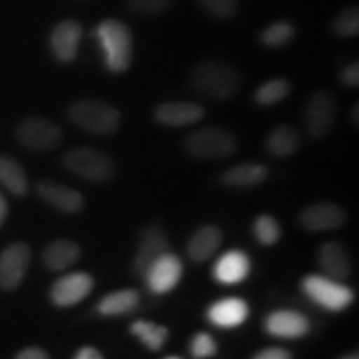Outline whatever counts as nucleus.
<instances>
[{
    "label": "nucleus",
    "instance_id": "f257e3e1",
    "mask_svg": "<svg viewBox=\"0 0 359 359\" xmlns=\"http://www.w3.org/2000/svg\"><path fill=\"white\" fill-rule=\"evenodd\" d=\"M93 35L103 50L105 69L111 74L127 72L132 64L133 52L132 32L128 27L120 20L107 19L95 27Z\"/></svg>",
    "mask_w": 359,
    "mask_h": 359
},
{
    "label": "nucleus",
    "instance_id": "f03ea898",
    "mask_svg": "<svg viewBox=\"0 0 359 359\" xmlns=\"http://www.w3.org/2000/svg\"><path fill=\"white\" fill-rule=\"evenodd\" d=\"M191 87L201 95L224 100L236 95L241 79L231 65L223 62H201L191 74Z\"/></svg>",
    "mask_w": 359,
    "mask_h": 359
},
{
    "label": "nucleus",
    "instance_id": "7ed1b4c3",
    "mask_svg": "<svg viewBox=\"0 0 359 359\" xmlns=\"http://www.w3.org/2000/svg\"><path fill=\"white\" fill-rule=\"evenodd\" d=\"M67 116L75 127L93 135H114L120 127V114L114 105L85 98L70 103Z\"/></svg>",
    "mask_w": 359,
    "mask_h": 359
},
{
    "label": "nucleus",
    "instance_id": "20e7f679",
    "mask_svg": "<svg viewBox=\"0 0 359 359\" xmlns=\"http://www.w3.org/2000/svg\"><path fill=\"white\" fill-rule=\"evenodd\" d=\"M62 165L75 177L93 183L110 182L115 177V163L109 155L95 148H72L62 156Z\"/></svg>",
    "mask_w": 359,
    "mask_h": 359
},
{
    "label": "nucleus",
    "instance_id": "39448f33",
    "mask_svg": "<svg viewBox=\"0 0 359 359\" xmlns=\"http://www.w3.org/2000/svg\"><path fill=\"white\" fill-rule=\"evenodd\" d=\"M185 150L196 160H226L236 151V138L228 130L206 127L190 133L185 140Z\"/></svg>",
    "mask_w": 359,
    "mask_h": 359
},
{
    "label": "nucleus",
    "instance_id": "423d86ee",
    "mask_svg": "<svg viewBox=\"0 0 359 359\" xmlns=\"http://www.w3.org/2000/svg\"><path fill=\"white\" fill-rule=\"evenodd\" d=\"M303 293L327 311H343L354 302L353 290L325 275H308L302 281Z\"/></svg>",
    "mask_w": 359,
    "mask_h": 359
},
{
    "label": "nucleus",
    "instance_id": "0eeeda50",
    "mask_svg": "<svg viewBox=\"0 0 359 359\" xmlns=\"http://www.w3.org/2000/svg\"><path fill=\"white\" fill-rule=\"evenodd\" d=\"M15 138L22 147L32 151H48L60 145L62 130L42 116H29L17 125Z\"/></svg>",
    "mask_w": 359,
    "mask_h": 359
},
{
    "label": "nucleus",
    "instance_id": "6e6552de",
    "mask_svg": "<svg viewBox=\"0 0 359 359\" xmlns=\"http://www.w3.org/2000/svg\"><path fill=\"white\" fill-rule=\"evenodd\" d=\"M338 107H336L334 97L327 90H318L314 92L304 109V127L309 137L325 138L334 127Z\"/></svg>",
    "mask_w": 359,
    "mask_h": 359
},
{
    "label": "nucleus",
    "instance_id": "1a4fd4ad",
    "mask_svg": "<svg viewBox=\"0 0 359 359\" xmlns=\"http://www.w3.org/2000/svg\"><path fill=\"white\" fill-rule=\"evenodd\" d=\"M32 251L24 241L8 245L0 253V288L4 291L17 290L29 271Z\"/></svg>",
    "mask_w": 359,
    "mask_h": 359
},
{
    "label": "nucleus",
    "instance_id": "9d476101",
    "mask_svg": "<svg viewBox=\"0 0 359 359\" xmlns=\"http://www.w3.org/2000/svg\"><path fill=\"white\" fill-rule=\"evenodd\" d=\"M170 251V243L167 233L156 224L145 228L138 241L137 253L133 258V271L137 276H145L148 268L154 264L160 257Z\"/></svg>",
    "mask_w": 359,
    "mask_h": 359
},
{
    "label": "nucleus",
    "instance_id": "9b49d317",
    "mask_svg": "<svg viewBox=\"0 0 359 359\" xmlns=\"http://www.w3.org/2000/svg\"><path fill=\"white\" fill-rule=\"evenodd\" d=\"M93 286H95V281L88 273H70L53 283L50 288V302L58 308L74 306L92 293Z\"/></svg>",
    "mask_w": 359,
    "mask_h": 359
},
{
    "label": "nucleus",
    "instance_id": "f8f14e48",
    "mask_svg": "<svg viewBox=\"0 0 359 359\" xmlns=\"http://www.w3.org/2000/svg\"><path fill=\"white\" fill-rule=\"evenodd\" d=\"M83 37V27L77 20H62L55 24L48 35V47L52 55L60 64H70L77 58L80 40Z\"/></svg>",
    "mask_w": 359,
    "mask_h": 359
},
{
    "label": "nucleus",
    "instance_id": "ddd939ff",
    "mask_svg": "<svg viewBox=\"0 0 359 359\" xmlns=\"http://www.w3.org/2000/svg\"><path fill=\"white\" fill-rule=\"evenodd\" d=\"M183 275V264L177 255L173 253H165L163 257H160L156 262L148 268L145 273V281L148 290L155 294H165L173 288H177V285L182 280Z\"/></svg>",
    "mask_w": 359,
    "mask_h": 359
},
{
    "label": "nucleus",
    "instance_id": "4468645a",
    "mask_svg": "<svg viewBox=\"0 0 359 359\" xmlns=\"http://www.w3.org/2000/svg\"><path fill=\"white\" fill-rule=\"evenodd\" d=\"M346 212L330 201H320L306 206L299 215V223L304 230L313 233L338 230L346 223Z\"/></svg>",
    "mask_w": 359,
    "mask_h": 359
},
{
    "label": "nucleus",
    "instance_id": "2eb2a0df",
    "mask_svg": "<svg viewBox=\"0 0 359 359\" xmlns=\"http://www.w3.org/2000/svg\"><path fill=\"white\" fill-rule=\"evenodd\" d=\"M37 195L58 212L75 215L82 212L85 201L82 193L52 180H42L37 185Z\"/></svg>",
    "mask_w": 359,
    "mask_h": 359
},
{
    "label": "nucleus",
    "instance_id": "dca6fc26",
    "mask_svg": "<svg viewBox=\"0 0 359 359\" xmlns=\"http://www.w3.org/2000/svg\"><path fill=\"white\" fill-rule=\"evenodd\" d=\"M205 110L198 103L168 102L161 103L154 111V118L163 127H190L203 120Z\"/></svg>",
    "mask_w": 359,
    "mask_h": 359
},
{
    "label": "nucleus",
    "instance_id": "f3484780",
    "mask_svg": "<svg viewBox=\"0 0 359 359\" xmlns=\"http://www.w3.org/2000/svg\"><path fill=\"white\" fill-rule=\"evenodd\" d=\"M264 330L268 334L283 339H298L309 333V321L304 314L291 309H280L268 314L264 320Z\"/></svg>",
    "mask_w": 359,
    "mask_h": 359
},
{
    "label": "nucleus",
    "instance_id": "a211bd4d",
    "mask_svg": "<svg viewBox=\"0 0 359 359\" xmlns=\"http://www.w3.org/2000/svg\"><path fill=\"white\" fill-rule=\"evenodd\" d=\"M251 262L241 250H228L218 258L213 266L215 281L222 285H238L250 275Z\"/></svg>",
    "mask_w": 359,
    "mask_h": 359
},
{
    "label": "nucleus",
    "instance_id": "6ab92c4d",
    "mask_svg": "<svg viewBox=\"0 0 359 359\" xmlns=\"http://www.w3.org/2000/svg\"><path fill=\"white\" fill-rule=\"evenodd\" d=\"M250 314L248 303L240 298H224L213 303L206 311V320L218 327H236L243 325Z\"/></svg>",
    "mask_w": 359,
    "mask_h": 359
},
{
    "label": "nucleus",
    "instance_id": "aec40b11",
    "mask_svg": "<svg viewBox=\"0 0 359 359\" xmlns=\"http://www.w3.org/2000/svg\"><path fill=\"white\" fill-rule=\"evenodd\" d=\"M223 240V233L215 224H203L190 236L187 245L188 258L195 263H203L217 253Z\"/></svg>",
    "mask_w": 359,
    "mask_h": 359
},
{
    "label": "nucleus",
    "instance_id": "412c9836",
    "mask_svg": "<svg viewBox=\"0 0 359 359\" xmlns=\"http://www.w3.org/2000/svg\"><path fill=\"white\" fill-rule=\"evenodd\" d=\"M318 259H320V266L325 271V276L331 278V280L341 281L351 275V258L339 243L327 241V243L321 245L320 251H318Z\"/></svg>",
    "mask_w": 359,
    "mask_h": 359
},
{
    "label": "nucleus",
    "instance_id": "4be33fe9",
    "mask_svg": "<svg viewBox=\"0 0 359 359\" xmlns=\"http://www.w3.org/2000/svg\"><path fill=\"white\" fill-rule=\"evenodd\" d=\"M80 255H82V250L75 241L55 240L43 250L42 262L50 271H62L77 263Z\"/></svg>",
    "mask_w": 359,
    "mask_h": 359
},
{
    "label": "nucleus",
    "instance_id": "5701e85b",
    "mask_svg": "<svg viewBox=\"0 0 359 359\" xmlns=\"http://www.w3.org/2000/svg\"><path fill=\"white\" fill-rule=\"evenodd\" d=\"M269 177V170L262 163H240L222 175V183L230 188H251L262 185Z\"/></svg>",
    "mask_w": 359,
    "mask_h": 359
},
{
    "label": "nucleus",
    "instance_id": "b1692460",
    "mask_svg": "<svg viewBox=\"0 0 359 359\" xmlns=\"http://www.w3.org/2000/svg\"><path fill=\"white\" fill-rule=\"evenodd\" d=\"M302 147V137L290 125L273 128L266 138V151L275 158H288Z\"/></svg>",
    "mask_w": 359,
    "mask_h": 359
},
{
    "label": "nucleus",
    "instance_id": "393cba45",
    "mask_svg": "<svg viewBox=\"0 0 359 359\" xmlns=\"http://www.w3.org/2000/svg\"><path fill=\"white\" fill-rule=\"evenodd\" d=\"M0 185L15 196H25L29 193V178L25 170L12 156L0 155Z\"/></svg>",
    "mask_w": 359,
    "mask_h": 359
},
{
    "label": "nucleus",
    "instance_id": "a878e982",
    "mask_svg": "<svg viewBox=\"0 0 359 359\" xmlns=\"http://www.w3.org/2000/svg\"><path fill=\"white\" fill-rule=\"evenodd\" d=\"M140 303V293L137 290H118L103 296L97 304V311L103 316H118L132 313Z\"/></svg>",
    "mask_w": 359,
    "mask_h": 359
},
{
    "label": "nucleus",
    "instance_id": "bb28decb",
    "mask_svg": "<svg viewBox=\"0 0 359 359\" xmlns=\"http://www.w3.org/2000/svg\"><path fill=\"white\" fill-rule=\"evenodd\" d=\"M130 333L138 338L151 351H160L168 339V330L147 320H138L132 323Z\"/></svg>",
    "mask_w": 359,
    "mask_h": 359
},
{
    "label": "nucleus",
    "instance_id": "cd10ccee",
    "mask_svg": "<svg viewBox=\"0 0 359 359\" xmlns=\"http://www.w3.org/2000/svg\"><path fill=\"white\" fill-rule=\"evenodd\" d=\"M291 85L285 79H271L255 90L253 100L259 107H273L290 95Z\"/></svg>",
    "mask_w": 359,
    "mask_h": 359
},
{
    "label": "nucleus",
    "instance_id": "c85d7f7f",
    "mask_svg": "<svg viewBox=\"0 0 359 359\" xmlns=\"http://www.w3.org/2000/svg\"><path fill=\"white\" fill-rule=\"evenodd\" d=\"M296 29L290 22H273L259 34V42L268 48H281L294 39Z\"/></svg>",
    "mask_w": 359,
    "mask_h": 359
},
{
    "label": "nucleus",
    "instance_id": "c756f323",
    "mask_svg": "<svg viewBox=\"0 0 359 359\" xmlns=\"http://www.w3.org/2000/svg\"><path fill=\"white\" fill-rule=\"evenodd\" d=\"M255 238L264 246H273L281 238V228L278 222L269 215H259L253 223Z\"/></svg>",
    "mask_w": 359,
    "mask_h": 359
},
{
    "label": "nucleus",
    "instance_id": "7c9ffc66",
    "mask_svg": "<svg viewBox=\"0 0 359 359\" xmlns=\"http://www.w3.org/2000/svg\"><path fill=\"white\" fill-rule=\"evenodd\" d=\"M334 35L343 39H349V37H356L359 34V13L356 7H349L344 8L343 12H339L338 15L334 17L333 25Z\"/></svg>",
    "mask_w": 359,
    "mask_h": 359
},
{
    "label": "nucleus",
    "instance_id": "2f4dec72",
    "mask_svg": "<svg viewBox=\"0 0 359 359\" xmlns=\"http://www.w3.org/2000/svg\"><path fill=\"white\" fill-rule=\"evenodd\" d=\"M173 0H127V7L138 15L154 17L167 12Z\"/></svg>",
    "mask_w": 359,
    "mask_h": 359
},
{
    "label": "nucleus",
    "instance_id": "473e14b6",
    "mask_svg": "<svg viewBox=\"0 0 359 359\" xmlns=\"http://www.w3.org/2000/svg\"><path fill=\"white\" fill-rule=\"evenodd\" d=\"M196 2L215 19H231L238 8V0H196Z\"/></svg>",
    "mask_w": 359,
    "mask_h": 359
},
{
    "label": "nucleus",
    "instance_id": "72a5a7b5",
    "mask_svg": "<svg viewBox=\"0 0 359 359\" xmlns=\"http://www.w3.org/2000/svg\"><path fill=\"white\" fill-rule=\"evenodd\" d=\"M190 351L195 359H208L217 354V343L208 333H198L191 339Z\"/></svg>",
    "mask_w": 359,
    "mask_h": 359
},
{
    "label": "nucleus",
    "instance_id": "f704fd0d",
    "mask_svg": "<svg viewBox=\"0 0 359 359\" xmlns=\"http://www.w3.org/2000/svg\"><path fill=\"white\" fill-rule=\"evenodd\" d=\"M341 82L346 87L356 88L359 85V67L356 62L354 64H349L348 67H344L343 72H341Z\"/></svg>",
    "mask_w": 359,
    "mask_h": 359
},
{
    "label": "nucleus",
    "instance_id": "c9c22d12",
    "mask_svg": "<svg viewBox=\"0 0 359 359\" xmlns=\"http://www.w3.org/2000/svg\"><path fill=\"white\" fill-rule=\"evenodd\" d=\"M253 359H291V354L283 348H266L259 351Z\"/></svg>",
    "mask_w": 359,
    "mask_h": 359
},
{
    "label": "nucleus",
    "instance_id": "e433bc0d",
    "mask_svg": "<svg viewBox=\"0 0 359 359\" xmlns=\"http://www.w3.org/2000/svg\"><path fill=\"white\" fill-rule=\"evenodd\" d=\"M15 359H50L48 353L39 346H29L17 354Z\"/></svg>",
    "mask_w": 359,
    "mask_h": 359
},
{
    "label": "nucleus",
    "instance_id": "4c0bfd02",
    "mask_svg": "<svg viewBox=\"0 0 359 359\" xmlns=\"http://www.w3.org/2000/svg\"><path fill=\"white\" fill-rule=\"evenodd\" d=\"M74 359H103V356L98 349L92 346H83L82 349H79Z\"/></svg>",
    "mask_w": 359,
    "mask_h": 359
},
{
    "label": "nucleus",
    "instance_id": "58836bf2",
    "mask_svg": "<svg viewBox=\"0 0 359 359\" xmlns=\"http://www.w3.org/2000/svg\"><path fill=\"white\" fill-rule=\"evenodd\" d=\"M7 213H8V205H7V200L4 198V195H2V193H0V226H2L4 222H6Z\"/></svg>",
    "mask_w": 359,
    "mask_h": 359
},
{
    "label": "nucleus",
    "instance_id": "ea45409f",
    "mask_svg": "<svg viewBox=\"0 0 359 359\" xmlns=\"http://www.w3.org/2000/svg\"><path fill=\"white\" fill-rule=\"evenodd\" d=\"M358 111H359V105L358 103H354L353 109H351V122L354 125H358Z\"/></svg>",
    "mask_w": 359,
    "mask_h": 359
},
{
    "label": "nucleus",
    "instance_id": "a19ab883",
    "mask_svg": "<svg viewBox=\"0 0 359 359\" xmlns=\"http://www.w3.org/2000/svg\"><path fill=\"white\" fill-rule=\"evenodd\" d=\"M339 359H359V356L356 353H353V354H346V356H343V358H339Z\"/></svg>",
    "mask_w": 359,
    "mask_h": 359
},
{
    "label": "nucleus",
    "instance_id": "79ce46f5",
    "mask_svg": "<svg viewBox=\"0 0 359 359\" xmlns=\"http://www.w3.org/2000/svg\"><path fill=\"white\" fill-rule=\"evenodd\" d=\"M165 359H182V358H178V356H168V358H165Z\"/></svg>",
    "mask_w": 359,
    "mask_h": 359
}]
</instances>
